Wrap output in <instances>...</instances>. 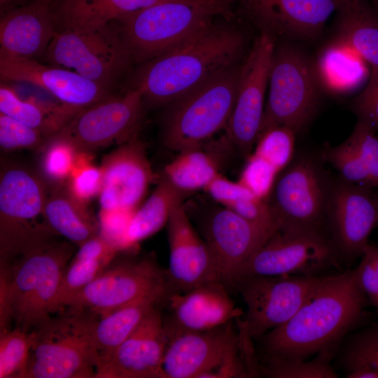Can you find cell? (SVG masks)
Segmentation results:
<instances>
[{
  "instance_id": "cell-1",
  "label": "cell",
  "mask_w": 378,
  "mask_h": 378,
  "mask_svg": "<svg viewBox=\"0 0 378 378\" xmlns=\"http://www.w3.org/2000/svg\"><path fill=\"white\" fill-rule=\"evenodd\" d=\"M368 304L355 268L330 274L288 322L259 340L265 363L332 358L345 335L364 319Z\"/></svg>"
},
{
  "instance_id": "cell-2",
  "label": "cell",
  "mask_w": 378,
  "mask_h": 378,
  "mask_svg": "<svg viewBox=\"0 0 378 378\" xmlns=\"http://www.w3.org/2000/svg\"><path fill=\"white\" fill-rule=\"evenodd\" d=\"M247 36L239 27L216 20L171 50L146 62L135 88L144 102L169 105L246 57Z\"/></svg>"
},
{
  "instance_id": "cell-3",
  "label": "cell",
  "mask_w": 378,
  "mask_h": 378,
  "mask_svg": "<svg viewBox=\"0 0 378 378\" xmlns=\"http://www.w3.org/2000/svg\"><path fill=\"white\" fill-rule=\"evenodd\" d=\"M74 245L51 240L0 265V331L29 332L51 316Z\"/></svg>"
},
{
  "instance_id": "cell-4",
  "label": "cell",
  "mask_w": 378,
  "mask_h": 378,
  "mask_svg": "<svg viewBox=\"0 0 378 378\" xmlns=\"http://www.w3.org/2000/svg\"><path fill=\"white\" fill-rule=\"evenodd\" d=\"M235 0H165L115 22L133 62L171 50L218 18H231Z\"/></svg>"
},
{
  "instance_id": "cell-5",
  "label": "cell",
  "mask_w": 378,
  "mask_h": 378,
  "mask_svg": "<svg viewBox=\"0 0 378 378\" xmlns=\"http://www.w3.org/2000/svg\"><path fill=\"white\" fill-rule=\"evenodd\" d=\"M99 318L88 310L68 308L34 328L22 378H95L94 332Z\"/></svg>"
},
{
  "instance_id": "cell-6",
  "label": "cell",
  "mask_w": 378,
  "mask_h": 378,
  "mask_svg": "<svg viewBox=\"0 0 378 378\" xmlns=\"http://www.w3.org/2000/svg\"><path fill=\"white\" fill-rule=\"evenodd\" d=\"M232 321L204 331L167 332L164 378L247 377L252 357L251 339L243 328L237 335Z\"/></svg>"
},
{
  "instance_id": "cell-7",
  "label": "cell",
  "mask_w": 378,
  "mask_h": 378,
  "mask_svg": "<svg viewBox=\"0 0 378 378\" xmlns=\"http://www.w3.org/2000/svg\"><path fill=\"white\" fill-rule=\"evenodd\" d=\"M49 187L39 172L15 163L0 173V265L51 241L55 234L40 223Z\"/></svg>"
},
{
  "instance_id": "cell-8",
  "label": "cell",
  "mask_w": 378,
  "mask_h": 378,
  "mask_svg": "<svg viewBox=\"0 0 378 378\" xmlns=\"http://www.w3.org/2000/svg\"><path fill=\"white\" fill-rule=\"evenodd\" d=\"M242 62L170 104L164 120V146L180 152L200 146L225 129L236 101Z\"/></svg>"
},
{
  "instance_id": "cell-9",
  "label": "cell",
  "mask_w": 378,
  "mask_h": 378,
  "mask_svg": "<svg viewBox=\"0 0 378 378\" xmlns=\"http://www.w3.org/2000/svg\"><path fill=\"white\" fill-rule=\"evenodd\" d=\"M320 80L306 54L290 45L275 47L260 134L275 126L289 127L296 134L302 130L316 111Z\"/></svg>"
},
{
  "instance_id": "cell-10",
  "label": "cell",
  "mask_w": 378,
  "mask_h": 378,
  "mask_svg": "<svg viewBox=\"0 0 378 378\" xmlns=\"http://www.w3.org/2000/svg\"><path fill=\"white\" fill-rule=\"evenodd\" d=\"M44 55L53 66L109 88L132 62L115 22L93 29H58Z\"/></svg>"
},
{
  "instance_id": "cell-11",
  "label": "cell",
  "mask_w": 378,
  "mask_h": 378,
  "mask_svg": "<svg viewBox=\"0 0 378 378\" xmlns=\"http://www.w3.org/2000/svg\"><path fill=\"white\" fill-rule=\"evenodd\" d=\"M332 183L313 158L293 159L278 175L267 200L277 230L323 233Z\"/></svg>"
},
{
  "instance_id": "cell-12",
  "label": "cell",
  "mask_w": 378,
  "mask_h": 378,
  "mask_svg": "<svg viewBox=\"0 0 378 378\" xmlns=\"http://www.w3.org/2000/svg\"><path fill=\"white\" fill-rule=\"evenodd\" d=\"M330 275L251 276L235 286L246 305L242 322L248 335L260 340L288 322Z\"/></svg>"
},
{
  "instance_id": "cell-13",
  "label": "cell",
  "mask_w": 378,
  "mask_h": 378,
  "mask_svg": "<svg viewBox=\"0 0 378 378\" xmlns=\"http://www.w3.org/2000/svg\"><path fill=\"white\" fill-rule=\"evenodd\" d=\"M340 263L334 244L324 233L279 229L243 265L234 285L251 276L321 275Z\"/></svg>"
},
{
  "instance_id": "cell-14",
  "label": "cell",
  "mask_w": 378,
  "mask_h": 378,
  "mask_svg": "<svg viewBox=\"0 0 378 378\" xmlns=\"http://www.w3.org/2000/svg\"><path fill=\"white\" fill-rule=\"evenodd\" d=\"M144 104L139 88L120 96L110 94L82 108L51 137L66 141L76 152L90 154L123 144L138 134Z\"/></svg>"
},
{
  "instance_id": "cell-15",
  "label": "cell",
  "mask_w": 378,
  "mask_h": 378,
  "mask_svg": "<svg viewBox=\"0 0 378 378\" xmlns=\"http://www.w3.org/2000/svg\"><path fill=\"white\" fill-rule=\"evenodd\" d=\"M274 48L275 38L267 33L255 40L242 61L236 101L225 129L234 148L246 158L260 134Z\"/></svg>"
},
{
  "instance_id": "cell-16",
  "label": "cell",
  "mask_w": 378,
  "mask_h": 378,
  "mask_svg": "<svg viewBox=\"0 0 378 378\" xmlns=\"http://www.w3.org/2000/svg\"><path fill=\"white\" fill-rule=\"evenodd\" d=\"M169 289L166 274L153 260L121 262L110 264L65 307L88 310L100 318L143 297L168 293Z\"/></svg>"
},
{
  "instance_id": "cell-17",
  "label": "cell",
  "mask_w": 378,
  "mask_h": 378,
  "mask_svg": "<svg viewBox=\"0 0 378 378\" xmlns=\"http://www.w3.org/2000/svg\"><path fill=\"white\" fill-rule=\"evenodd\" d=\"M372 188L342 178L332 183L326 224L340 260L351 262L370 245L378 224V210Z\"/></svg>"
},
{
  "instance_id": "cell-18",
  "label": "cell",
  "mask_w": 378,
  "mask_h": 378,
  "mask_svg": "<svg viewBox=\"0 0 378 378\" xmlns=\"http://www.w3.org/2000/svg\"><path fill=\"white\" fill-rule=\"evenodd\" d=\"M202 231L220 281L225 286L234 285L241 268L270 237L220 204L206 211L202 221Z\"/></svg>"
},
{
  "instance_id": "cell-19",
  "label": "cell",
  "mask_w": 378,
  "mask_h": 378,
  "mask_svg": "<svg viewBox=\"0 0 378 378\" xmlns=\"http://www.w3.org/2000/svg\"><path fill=\"white\" fill-rule=\"evenodd\" d=\"M99 168L101 210H136L155 178L138 134L106 155Z\"/></svg>"
},
{
  "instance_id": "cell-20",
  "label": "cell",
  "mask_w": 378,
  "mask_h": 378,
  "mask_svg": "<svg viewBox=\"0 0 378 378\" xmlns=\"http://www.w3.org/2000/svg\"><path fill=\"white\" fill-rule=\"evenodd\" d=\"M241 12L274 38L312 40L322 32L338 0H236Z\"/></svg>"
},
{
  "instance_id": "cell-21",
  "label": "cell",
  "mask_w": 378,
  "mask_h": 378,
  "mask_svg": "<svg viewBox=\"0 0 378 378\" xmlns=\"http://www.w3.org/2000/svg\"><path fill=\"white\" fill-rule=\"evenodd\" d=\"M168 335L158 304L96 371L95 378H164Z\"/></svg>"
},
{
  "instance_id": "cell-22",
  "label": "cell",
  "mask_w": 378,
  "mask_h": 378,
  "mask_svg": "<svg viewBox=\"0 0 378 378\" xmlns=\"http://www.w3.org/2000/svg\"><path fill=\"white\" fill-rule=\"evenodd\" d=\"M167 231L168 284H172L177 293H185L207 283L220 281L211 251L194 229L183 203L171 214Z\"/></svg>"
},
{
  "instance_id": "cell-23",
  "label": "cell",
  "mask_w": 378,
  "mask_h": 378,
  "mask_svg": "<svg viewBox=\"0 0 378 378\" xmlns=\"http://www.w3.org/2000/svg\"><path fill=\"white\" fill-rule=\"evenodd\" d=\"M3 81L24 82L44 90L59 102L81 110L107 97L111 89L78 73L35 59L0 57Z\"/></svg>"
},
{
  "instance_id": "cell-24",
  "label": "cell",
  "mask_w": 378,
  "mask_h": 378,
  "mask_svg": "<svg viewBox=\"0 0 378 378\" xmlns=\"http://www.w3.org/2000/svg\"><path fill=\"white\" fill-rule=\"evenodd\" d=\"M167 296L172 314L171 323H164L168 333L213 329L243 314L220 281L207 283L185 293L172 292Z\"/></svg>"
},
{
  "instance_id": "cell-25",
  "label": "cell",
  "mask_w": 378,
  "mask_h": 378,
  "mask_svg": "<svg viewBox=\"0 0 378 378\" xmlns=\"http://www.w3.org/2000/svg\"><path fill=\"white\" fill-rule=\"evenodd\" d=\"M57 30L51 6L34 0L0 20V57L35 59L44 55Z\"/></svg>"
},
{
  "instance_id": "cell-26",
  "label": "cell",
  "mask_w": 378,
  "mask_h": 378,
  "mask_svg": "<svg viewBox=\"0 0 378 378\" xmlns=\"http://www.w3.org/2000/svg\"><path fill=\"white\" fill-rule=\"evenodd\" d=\"M335 13L340 43L370 66V90L378 83V11L370 0H338Z\"/></svg>"
},
{
  "instance_id": "cell-27",
  "label": "cell",
  "mask_w": 378,
  "mask_h": 378,
  "mask_svg": "<svg viewBox=\"0 0 378 378\" xmlns=\"http://www.w3.org/2000/svg\"><path fill=\"white\" fill-rule=\"evenodd\" d=\"M165 0H57L51 5L58 29H98Z\"/></svg>"
},
{
  "instance_id": "cell-28",
  "label": "cell",
  "mask_w": 378,
  "mask_h": 378,
  "mask_svg": "<svg viewBox=\"0 0 378 378\" xmlns=\"http://www.w3.org/2000/svg\"><path fill=\"white\" fill-rule=\"evenodd\" d=\"M43 217L50 229L78 246L99 234V220L66 184L49 188Z\"/></svg>"
},
{
  "instance_id": "cell-29",
  "label": "cell",
  "mask_w": 378,
  "mask_h": 378,
  "mask_svg": "<svg viewBox=\"0 0 378 378\" xmlns=\"http://www.w3.org/2000/svg\"><path fill=\"white\" fill-rule=\"evenodd\" d=\"M167 295L159 293L143 297L99 318L94 332L96 371Z\"/></svg>"
},
{
  "instance_id": "cell-30",
  "label": "cell",
  "mask_w": 378,
  "mask_h": 378,
  "mask_svg": "<svg viewBox=\"0 0 378 378\" xmlns=\"http://www.w3.org/2000/svg\"><path fill=\"white\" fill-rule=\"evenodd\" d=\"M79 111L60 102L33 96L22 99L13 89L1 84L0 113L43 132L49 139Z\"/></svg>"
},
{
  "instance_id": "cell-31",
  "label": "cell",
  "mask_w": 378,
  "mask_h": 378,
  "mask_svg": "<svg viewBox=\"0 0 378 378\" xmlns=\"http://www.w3.org/2000/svg\"><path fill=\"white\" fill-rule=\"evenodd\" d=\"M188 193L162 175L153 192L132 216L125 237V251L132 250L167 224L173 210L183 204Z\"/></svg>"
},
{
  "instance_id": "cell-32",
  "label": "cell",
  "mask_w": 378,
  "mask_h": 378,
  "mask_svg": "<svg viewBox=\"0 0 378 378\" xmlns=\"http://www.w3.org/2000/svg\"><path fill=\"white\" fill-rule=\"evenodd\" d=\"M209 150L208 141L200 146L178 152L167 164L162 175L180 190L191 192L204 188L220 174V153Z\"/></svg>"
},
{
  "instance_id": "cell-33",
  "label": "cell",
  "mask_w": 378,
  "mask_h": 378,
  "mask_svg": "<svg viewBox=\"0 0 378 378\" xmlns=\"http://www.w3.org/2000/svg\"><path fill=\"white\" fill-rule=\"evenodd\" d=\"M340 365L349 378H378V324L349 340L340 357Z\"/></svg>"
},
{
  "instance_id": "cell-34",
  "label": "cell",
  "mask_w": 378,
  "mask_h": 378,
  "mask_svg": "<svg viewBox=\"0 0 378 378\" xmlns=\"http://www.w3.org/2000/svg\"><path fill=\"white\" fill-rule=\"evenodd\" d=\"M39 152V173L49 188L66 184L78 152L66 141L53 137L47 141Z\"/></svg>"
},
{
  "instance_id": "cell-35",
  "label": "cell",
  "mask_w": 378,
  "mask_h": 378,
  "mask_svg": "<svg viewBox=\"0 0 378 378\" xmlns=\"http://www.w3.org/2000/svg\"><path fill=\"white\" fill-rule=\"evenodd\" d=\"M32 344L31 334L18 328L0 331V378H22Z\"/></svg>"
},
{
  "instance_id": "cell-36",
  "label": "cell",
  "mask_w": 378,
  "mask_h": 378,
  "mask_svg": "<svg viewBox=\"0 0 378 378\" xmlns=\"http://www.w3.org/2000/svg\"><path fill=\"white\" fill-rule=\"evenodd\" d=\"M296 133L284 126H275L262 132L252 152L270 164L279 172L293 160Z\"/></svg>"
},
{
  "instance_id": "cell-37",
  "label": "cell",
  "mask_w": 378,
  "mask_h": 378,
  "mask_svg": "<svg viewBox=\"0 0 378 378\" xmlns=\"http://www.w3.org/2000/svg\"><path fill=\"white\" fill-rule=\"evenodd\" d=\"M331 357L317 356L313 359L258 365V375L274 378H336L330 364Z\"/></svg>"
},
{
  "instance_id": "cell-38",
  "label": "cell",
  "mask_w": 378,
  "mask_h": 378,
  "mask_svg": "<svg viewBox=\"0 0 378 378\" xmlns=\"http://www.w3.org/2000/svg\"><path fill=\"white\" fill-rule=\"evenodd\" d=\"M111 262L107 260L72 261L66 267L55 301V312L99 275Z\"/></svg>"
},
{
  "instance_id": "cell-39",
  "label": "cell",
  "mask_w": 378,
  "mask_h": 378,
  "mask_svg": "<svg viewBox=\"0 0 378 378\" xmlns=\"http://www.w3.org/2000/svg\"><path fill=\"white\" fill-rule=\"evenodd\" d=\"M321 157L337 170L340 178L372 188L369 176L347 139L336 146H327Z\"/></svg>"
},
{
  "instance_id": "cell-40",
  "label": "cell",
  "mask_w": 378,
  "mask_h": 378,
  "mask_svg": "<svg viewBox=\"0 0 378 378\" xmlns=\"http://www.w3.org/2000/svg\"><path fill=\"white\" fill-rule=\"evenodd\" d=\"M43 132L0 113V147L6 152L17 150L40 151L48 140Z\"/></svg>"
},
{
  "instance_id": "cell-41",
  "label": "cell",
  "mask_w": 378,
  "mask_h": 378,
  "mask_svg": "<svg viewBox=\"0 0 378 378\" xmlns=\"http://www.w3.org/2000/svg\"><path fill=\"white\" fill-rule=\"evenodd\" d=\"M66 186L76 197L86 204L99 196L102 188V173L99 167L92 164L90 153H77Z\"/></svg>"
},
{
  "instance_id": "cell-42",
  "label": "cell",
  "mask_w": 378,
  "mask_h": 378,
  "mask_svg": "<svg viewBox=\"0 0 378 378\" xmlns=\"http://www.w3.org/2000/svg\"><path fill=\"white\" fill-rule=\"evenodd\" d=\"M280 172L268 161L251 153L238 181L255 197L267 201Z\"/></svg>"
},
{
  "instance_id": "cell-43",
  "label": "cell",
  "mask_w": 378,
  "mask_h": 378,
  "mask_svg": "<svg viewBox=\"0 0 378 378\" xmlns=\"http://www.w3.org/2000/svg\"><path fill=\"white\" fill-rule=\"evenodd\" d=\"M375 132L368 123L358 120L347 138L369 176L372 188H378V137Z\"/></svg>"
},
{
  "instance_id": "cell-44",
  "label": "cell",
  "mask_w": 378,
  "mask_h": 378,
  "mask_svg": "<svg viewBox=\"0 0 378 378\" xmlns=\"http://www.w3.org/2000/svg\"><path fill=\"white\" fill-rule=\"evenodd\" d=\"M355 269L359 286L375 309L378 324V246L370 244Z\"/></svg>"
},
{
  "instance_id": "cell-45",
  "label": "cell",
  "mask_w": 378,
  "mask_h": 378,
  "mask_svg": "<svg viewBox=\"0 0 378 378\" xmlns=\"http://www.w3.org/2000/svg\"><path fill=\"white\" fill-rule=\"evenodd\" d=\"M136 210H101L99 214V234L113 244L118 251H125V237Z\"/></svg>"
},
{
  "instance_id": "cell-46",
  "label": "cell",
  "mask_w": 378,
  "mask_h": 378,
  "mask_svg": "<svg viewBox=\"0 0 378 378\" xmlns=\"http://www.w3.org/2000/svg\"><path fill=\"white\" fill-rule=\"evenodd\" d=\"M204 190L217 203L224 206L254 195L238 181H232L221 174L211 181Z\"/></svg>"
},
{
  "instance_id": "cell-47",
  "label": "cell",
  "mask_w": 378,
  "mask_h": 378,
  "mask_svg": "<svg viewBox=\"0 0 378 378\" xmlns=\"http://www.w3.org/2000/svg\"><path fill=\"white\" fill-rule=\"evenodd\" d=\"M72 261L107 260L112 262L118 250L110 241L98 234L78 246Z\"/></svg>"
},
{
  "instance_id": "cell-48",
  "label": "cell",
  "mask_w": 378,
  "mask_h": 378,
  "mask_svg": "<svg viewBox=\"0 0 378 378\" xmlns=\"http://www.w3.org/2000/svg\"><path fill=\"white\" fill-rule=\"evenodd\" d=\"M354 110L358 120L378 131V83L370 90H363L354 102Z\"/></svg>"
},
{
  "instance_id": "cell-49",
  "label": "cell",
  "mask_w": 378,
  "mask_h": 378,
  "mask_svg": "<svg viewBox=\"0 0 378 378\" xmlns=\"http://www.w3.org/2000/svg\"><path fill=\"white\" fill-rule=\"evenodd\" d=\"M374 8L378 11V0H370Z\"/></svg>"
},
{
  "instance_id": "cell-50",
  "label": "cell",
  "mask_w": 378,
  "mask_h": 378,
  "mask_svg": "<svg viewBox=\"0 0 378 378\" xmlns=\"http://www.w3.org/2000/svg\"><path fill=\"white\" fill-rule=\"evenodd\" d=\"M16 0H0L1 6Z\"/></svg>"
},
{
  "instance_id": "cell-51",
  "label": "cell",
  "mask_w": 378,
  "mask_h": 378,
  "mask_svg": "<svg viewBox=\"0 0 378 378\" xmlns=\"http://www.w3.org/2000/svg\"><path fill=\"white\" fill-rule=\"evenodd\" d=\"M38 1L47 3V4H50V5H51L53 3H55V1H57V0H38Z\"/></svg>"
},
{
  "instance_id": "cell-52",
  "label": "cell",
  "mask_w": 378,
  "mask_h": 378,
  "mask_svg": "<svg viewBox=\"0 0 378 378\" xmlns=\"http://www.w3.org/2000/svg\"><path fill=\"white\" fill-rule=\"evenodd\" d=\"M374 197H375L377 206V210H378V193L377 195H374ZM377 225H378V224H377Z\"/></svg>"
}]
</instances>
